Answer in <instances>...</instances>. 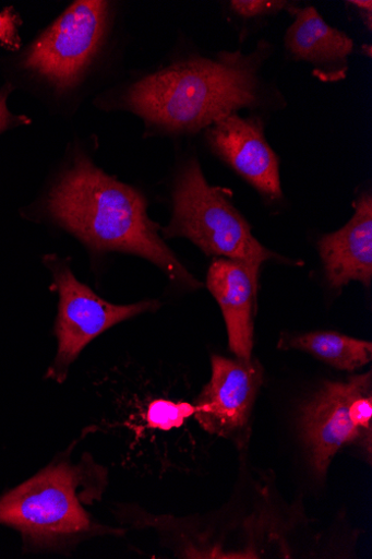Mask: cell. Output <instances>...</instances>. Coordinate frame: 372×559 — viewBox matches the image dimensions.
<instances>
[{
  "label": "cell",
  "mask_w": 372,
  "mask_h": 559,
  "mask_svg": "<svg viewBox=\"0 0 372 559\" xmlns=\"http://www.w3.org/2000/svg\"><path fill=\"white\" fill-rule=\"evenodd\" d=\"M273 46L257 43L253 52L224 50L169 66L130 85L121 107L165 133H195L242 109L267 102L262 68Z\"/></svg>",
  "instance_id": "obj_1"
},
{
  "label": "cell",
  "mask_w": 372,
  "mask_h": 559,
  "mask_svg": "<svg viewBox=\"0 0 372 559\" xmlns=\"http://www.w3.org/2000/svg\"><path fill=\"white\" fill-rule=\"evenodd\" d=\"M46 212L93 249L135 253L172 281L200 286L159 236L161 227L148 218L145 198L84 156L50 190Z\"/></svg>",
  "instance_id": "obj_2"
},
{
  "label": "cell",
  "mask_w": 372,
  "mask_h": 559,
  "mask_svg": "<svg viewBox=\"0 0 372 559\" xmlns=\"http://www.w3.org/2000/svg\"><path fill=\"white\" fill-rule=\"evenodd\" d=\"M163 233L167 238L190 239L206 255L224 257L245 265L256 284L261 265L277 258L255 239L226 191L207 183L195 159L182 168L177 179L172 221Z\"/></svg>",
  "instance_id": "obj_3"
},
{
  "label": "cell",
  "mask_w": 372,
  "mask_h": 559,
  "mask_svg": "<svg viewBox=\"0 0 372 559\" xmlns=\"http://www.w3.org/2000/svg\"><path fill=\"white\" fill-rule=\"evenodd\" d=\"M85 477L83 465L48 467L0 498V523L40 547L62 546L97 533L101 528L92 522L81 501Z\"/></svg>",
  "instance_id": "obj_4"
},
{
  "label": "cell",
  "mask_w": 372,
  "mask_h": 559,
  "mask_svg": "<svg viewBox=\"0 0 372 559\" xmlns=\"http://www.w3.org/2000/svg\"><path fill=\"white\" fill-rule=\"evenodd\" d=\"M299 429L319 479L326 478L344 447L359 441L371 447V371L345 382H325L302 406Z\"/></svg>",
  "instance_id": "obj_5"
},
{
  "label": "cell",
  "mask_w": 372,
  "mask_h": 559,
  "mask_svg": "<svg viewBox=\"0 0 372 559\" xmlns=\"http://www.w3.org/2000/svg\"><path fill=\"white\" fill-rule=\"evenodd\" d=\"M110 3H73L31 44L22 67L58 92L79 85L109 29Z\"/></svg>",
  "instance_id": "obj_6"
},
{
  "label": "cell",
  "mask_w": 372,
  "mask_h": 559,
  "mask_svg": "<svg viewBox=\"0 0 372 559\" xmlns=\"http://www.w3.org/2000/svg\"><path fill=\"white\" fill-rule=\"evenodd\" d=\"M49 259L46 258V263L55 275L60 293L56 326L59 350L46 377L62 383L70 367L89 342L123 321L156 309L158 304L141 301L123 307L106 301L80 283L68 265L56 258Z\"/></svg>",
  "instance_id": "obj_7"
},
{
  "label": "cell",
  "mask_w": 372,
  "mask_h": 559,
  "mask_svg": "<svg viewBox=\"0 0 372 559\" xmlns=\"http://www.w3.org/2000/svg\"><path fill=\"white\" fill-rule=\"evenodd\" d=\"M263 382L255 360H230L212 355V377L194 401L195 420L206 433L242 449L251 436V416Z\"/></svg>",
  "instance_id": "obj_8"
},
{
  "label": "cell",
  "mask_w": 372,
  "mask_h": 559,
  "mask_svg": "<svg viewBox=\"0 0 372 559\" xmlns=\"http://www.w3.org/2000/svg\"><path fill=\"white\" fill-rule=\"evenodd\" d=\"M205 138L215 154L257 191L283 198L279 160L260 119L230 115L208 127Z\"/></svg>",
  "instance_id": "obj_9"
},
{
  "label": "cell",
  "mask_w": 372,
  "mask_h": 559,
  "mask_svg": "<svg viewBox=\"0 0 372 559\" xmlns=\"http://www.w3.org/2000/svg\"><path fill=\"white\" fill-rule=\"evenodd\" d=\"M353 46L351 37L331 26L312 7L296 13L285 35L287 56L310 64L312 74L323 82L346 79Z\"/></svg>",
  "instance_id": "obj_10"
},
{
  "label": "cell",
  "mask_w": 372,
  "mask_h": 559,
  "mask_svg": "<svg viewBox=\"0 0 372 559\" xmlns=\"http://www.w3.org/2000/svg\"><path fill=\"white\" fill-rule=\"evenodd\" d=\"M355 215L336 233L319 241L329 284L341 288L351 281H372V197L363 192L353 203Z\"/></svg>",
  "instance_id": "obj_11"
},
{
  "label": "cell",
  "mask_w": 372,
  "mask_h": 559,
  "mask_svg": "<svg viewBox=\"0 0 372 559\" xmlns=\"http://www.w3.org/2000/svg\"><path fill=\"white\" fill-rule=\"evenodd\" d=\"M206 286L223 310L231 350L238 359H252L257 284L250 271L231 260H216L208 270Z\"/></svg>",
  "instance_id": "obj_12"
},
{
  "label": "cell",
  "mask_w": 372,
  "mask_h": 559,
  "mask_svg": "<svg viewBox=\"0 0 372 559\" xmlns=\"http://www.w3.org/2000/svg\"><path fill=\"white\" fill-rule=\"evenodd\" d=\"M279 347L299 349L341 371H355L370 364L372 344L335 332L283 335Z\"/></svg>",
  "instance_id": "obj_13"
},
{
  "label": "cell",
  "mask_w": 372,
  "mask_h": 559,
  "mask_svg": "<svg viewBox=\"0 0 372 559\" xmlns=\"http://www.w3.org/2000/svg\"><path fill=\"white\" fill-rule=\"evenodd\" d=\"M191 420H195L194 403L156 397L145 406L136 424L131 427L142 438H157L161 435L167 438L170 433L187 431Z\"/></svg>",
  "instance_id": "obj_14"
},
{
  "label": "cell",
  "mask_w": 372,
  "mask_h": 559,
  "mask_svg": "<svg viewBox=\"0 0 372 559\" xmlns=\"http://www.w3.org/2000/svg\"><path fill=\"white\" fill-rule=\"evenodd\" d=\"M288 8L286 2H274V0H233L230 3L231 12L244 21L268 19L277 15Z\"/></svg>",
  "instance_id": "obj_15"
},
{
  "label": "cell",
  "mask_w": 372,
  "mask_h": 559,
  "mask_svg": "<svg viewBox=\"0 0 372 559\" xmlns=\"http://www.w3.org/2000/svg\"><path fill=\"white\" fill-rule=\"evenodd\" d=\"M21 26L22 19L14 8H7L0 12V45L11 52H16L22 46Z\"/></svg>",
  "instance_id": "obj_16"
},
{
  "label": "cell",
  "mask_w": 372,
  "mask_h": 559,
  "mask_svg": "<svg viewBox=\"0 0 372 559\" xmlns=\"http://www.w3.org/2000/svg\"><path fill=\"white\" fill-rule=\"evenodd\" d=\"M14 88L15 87L12 84H5L0 88V134L32 123V120L28 117L15 116L10 111L8 107V99Z\"/></svg>",
  "instance_id": "obj_17"
},
{
  "label": "cell",
  "mask_w": 372,
  "mask_h": 559,
  "mask_svg": "<svg viewBox=\"0 0 372 559\" xmlns=\"http://www.w3.org/2000/svg\"><path fill=\"white\" fill-rule=\"evenodd\" d=\"M347 4L353 7L360 13L363 22L367 23L368 29L371 31L372 27V2L371 0H352V2H348Z\"/></svg>",
  "instance_id": "obj_18"
}]
</instances>
